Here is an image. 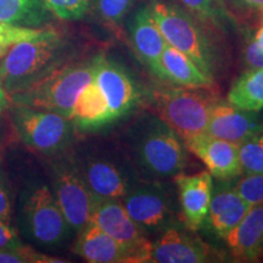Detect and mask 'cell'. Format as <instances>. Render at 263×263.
I'll use <instances>...</instances> for the list:
<instances>
[{
  "label": "cell",
  "mask_w": 263,
  "mask_h": 263,
  "mask_svg": "<svg viewBox=\"0 0 263 263\" xmlns=\"http://www.w3.org/2000/svg\"><path fill=\"white\" fill-rule=\"evenodd\" d=\"M45 8L61 20H80L89 9L91 0H43Z\"/></svg>",
  "instance_id": "obj_28"
},
{
  "label": "cell",
  "mask_w": 263,
  "mask_h": 263,
  "mask_svg": "<svg viewBox=\"0 0 263 263\" xmlns=\"http://www.w3.org/2000/svg\"><path fill=\"white\" fill-rule=\"evenodd\" d=\"M228 101L241 110H263V68H249L233 83Z\"/></svg>",
  "instance_id": "obj_23"
},
{
  "label": "cell",
  "mask_w": 263,
  "mask_h": 263,
  "mask_svg": "<svg viewBox=\"0 0 263 263\" xmlns=\"http://www.w3.org/2000/svg\"><path fill=\"white\" fill-rule=\"evenodd\" d=\"M239 161L245 174L263 173V132L240 144Z\"/></svg>",
  "instance_id": "obj_25"
},
{
  "label": "cell",
  "mask_w": 263,
  "mask_h": 263,
  "mask_svg": "<svg viewBox=\"0 0 263 263\" xmlns=\"http://www.w3.org/2000/svg\"><path fill=\"white\" fill-rule=\"evenodd\" d=\"M254 43L256 45H257V48L259 50L263 51V15H262V21H261V25H259V27L257 29V32H256L254 39Z\"/></svg>",
  "instance_id": "obj_37"
},
{
  "label": "cell",
  "mask_w": 263,
  "mask_h": 263,
  "mask_svg": "<svg viewBox=\"0 0 263 263\" xmlns=\"http://www.w3.org/2000/svg\"><path fill=\"white\" fill-rule=\"evenodd\" d=\"M190 11L200 17L218 24L224 16V0H179Z\"/></svg>",
  "instance_id": "obj_30"
},
{
  "label": "cell",
  "mask_w": 263,
  "mask_h": 263,
  "mask_svg": "<svg viewBox=\"0 0 263 263\" xmlns=\"http://www.w3.org/2000/svg\"><path fill=\"white\" fill-rule=\"evenodd\" d=\"M12 216H14V200H12L11 186L4 170L0 166V221L11 226Z\"/></svg>",
  "instance_id": "obj_32"
},
{
  "label": "cell",
  "mask_w": 263,
  "mask_h": 263,
  "mask_svg": "<svg viewBox=\"0 0 263 263\" xmlns=\"http://www.w3.org/2000/svg\"><path fill=\"white\" fill-rule=\"evenodd\" d=\"M263 132V120L257 112L241 110L229 101L218 100L210 115L205 133L240 145Z\"/></svg>",
  "instance_id": "obj_12"
},
{
  "label": "cell",
  "mask_w": 263,
  "mask_h": 263,
  "mask_svg": "<svg viewBox=\"0 0 263 263\" xmlns=\"http://www.w3.org/2000/svg\"><path fill=\"white\" fill-rule=\"evenodd\" d=\"M94 81L106 98L114 121L127 115L139 101V90L120 65L97 55Z\"/></svg>",
  "instance_id": "obj_11"
},
{
  "label": "cell",
  "mask_w": 263,
  "mask_h": 263,
  "mask_svg": "<svg viewBox=\"0 0 263 263\" xmlns=\"http://www.w3.org/2000/svg\"><path fill=\"white\" fill-rule=\"evenodd\" d=\"M174 182L179 193V202L183 218L192 230H197L206 221L211 202L213 182L209 171L195 174L174 176Z\"/></svg>",
  "instance_id": "obj_15"
},
{
  "label": "cell",
  "mask_w": 263,
  "mask_h": 263,
  "mask_svg": "<svg viewBox=\"0 0 263 263\" xmlns=\"http://www.w3.org/2000/svg\"><path fill=\"white\" fill-rule=\"evenodd\" d=\"M185 144L162 121H155L141 134L137 145L138 162L156 178L174 177L185 167Z\"/></svg>",
  "instance_id": "obj_7"
},
{
  "label": "cell",
  "mask_w": 263,
  "mask_h": 263,
  "mask_svg": "<svg viewBox=\"0 0 263 263\" xmlns=\"http://www.w3.org/2000/svg\"><path fill=\"white\" fill-rule=\"evenodd\" d=\"M133 0H98L99 11L108 24L117 25L122 21Z\"/></svg>",
  "instance_id": "obj_31"
},
{
  "label": "cell",
  "mask_w": 263,
  "mask_h": 263,
  "mask_svg": "<svg viewBox=\"0 0 263 263\" xmlns=\"http://www.w3.org/2000/svg\"><path fill=\"white\" fill-rule=\"evenodd\" d=\"M120 201L132 219L145 233H162L172 226V197L160 184L132 185Z\"/></svg>",
  "instance_id": "obj_10"
},
{
  "label": "cell",
  "mask_w": 263,
  "mask_h": 263,
  "mask_svg": "<svg viewBox=\"0 0 263 263\" xmlns=\"http://www.w3.org/2000/svg\"><path fill=\"white\" fill-rule=\"evenodd\" d=\"M89 222L120 242L129 252L133 263L150 262L153 242L128 215L120 200L95 202Z\"/></svg>",
  "instance_id": "obj_9"
},
{
  "label": "cell",
  "mask_w": 263,
  "mask_h": 263,
  "mask_svg": "<svg viewBox=\"0 0 263 263\" xmlns=\"http://www.w3.org/2000/svg\"><path fill=\"white\" fill-rule=\"evenodd\" d=\"M218 101L206 88H162L155 91V103L163 123L182 139L205 133L210 115Z\"/></svg>",
  "instance_id": "obj_3"
},
{
  "label": "cell",
  "mask_w": 263,
  "mask_h": 263,
  "mask_svg": "<svg viewBox=\"0 0 263 263\" xmlns=\"http://www.w3.org/2000/svg\"><path fill=\"white\" fill-rule=\"evenodd\" d=\"M234 189L251 206L263 203V173L245 174L238 180Z\"/></svg>",
  "instance_id": "obj_29"
},
{
  "label": "cell",
  "mask_w": 263,
  "mask_h": 263,
  "mask_svg": "<svg viewBox=\"0 0 263 263\" xmlns=\"http://www.w3.org/2000/svg\"><path fill=\"white\" fill-rule=\"evenodd\" d=\"M52 193L73 232L89 223L97 200L76 164L61 161L52 166Z\"/></svg>",
  "instance_id": "obj_8"
},
{
  "label": "cell",
  "mask_w": 263,
  "mask_h": 263,
  "mask_svg": "<svg viewBox=\"0 0 263 263\" xmlns=\"http://www.w3.org/2000/svg\"><path fill=\"white\" fill-rule=\"evenodd\" d=\"M20 244H22V242L18 239L17 233L12 228V226H8L4 222L0 221V249Z\"/></svg>",
  "instance_id": "obj_34"
},
{
  "label": "cell",
  "mask_w": 263,
  "mask_h": 263,
  "mask_svg": "<svg viewBox=\"0 0 263 263\" xmlns=\"http://www.w3.org/2000/svg\"><path fill=\"white\" fill-rule=\"evenodd\" d=\"M71 121L76 129L85 132L97 130L114 122L106 98L94 81V77L76 99Z\"/></svg>",
  "instance_id": "obj_21"
},
{
  "label": "cell",
  "mask_w": 263,
  "mask_h": 263,
  "mask_svg": "<svg viewBox=\"0 0 263 263\" xmlns=\"http://www.w3.org/2000/svg\"><path fill=\"white\" fill-rule=\"evenodd\" d=\"M150 9L167 44L185 54L212 77L211 47L192 16L176 5L163 2H154Z\"/></svg>",
  "instance_id": "obj_5"
},
{
  "label": "cell",
  "mask_w": 263,
  "mask_h": 263,
  "mask_svg": "<svg viewBox=\"0 0 263 263\" xmlns=\"http://www.w3.org/2000/svg\"><path fill=\"white\" fill-rule=\"evenodd\" d=\"M186 149L205 163L207 171L217 179H230L239 176V145L219 139L207 133L196 134L184 139Z\"/></svg>",
  "instance_id": "obj_13"
},
{
  "label": "cell",
  "mask_w": 263,
  "mask_h": 263,
  "mask_svg": "<svg viewBox=\"0 0 263 263\" xmlns=\"http://www.w3.org/2000/svg\"><path fill=\"white\" fill-rule=\"evenodd\" d=\"M59 33L44 27L37 37L15 44L0 59V87L10 95L26 89L57 66Z\"/></svg>",
  "instance_id": "obj_2"
},
{
  "label": "cell",
  "mask_w": 263,
  "mask_h": 263,
  "mask_svg": "<svg viewBox=\"0 0 263 263\" xmlns=\"http://www.w3.org/2000/svg\"><path fill=\"white\" fill-rule=\"evenodd\" d=\"M11 122L20 139L29 149L52 155L70 144L74 124L52 111L12 104Z\"/></svg>",
  "instance_id": "obj_4"
},
{
  "label": "cell",
  "mask_w": 263,
  "mask_h": 263,
  "mask_svg": "<svg viewBox=\"0 0 263 263\" xmlns=\"http://www.w3.org/2000/svg\"><path fill=\"white\" fill-rule=\"evenodd\" d=\"M43 0H0V22L37 28L47 17Z\"/></svg>",
  "instance_id": "obj_24"
},
{
  "label": "cell",
  "mask_w": 263,
  "mask_h": 263,
  "mask_svg": "<svg viewBox=\"0 0 263 263\" xmlns=\"http://www.w3.org/2000/svg\"><path fill=\"white\" fill-rule=\"evenodd\" d=\"M238 2L241 3L242 5H245L246 8L261 12L263 15V0H238Z\"/></svg>",
  "instance_id": "obj_35"
},
{
  "label": "cell",
  "mask_w": 263,
  "mask_h": 263,
  "mask_svg": "<svg viewBox=\"0 0 263 263\" xmlns=\"http://www.w3.org/2000/svg\"><path fill=\"white\" fill-rule=\"evenodd\" d=\"M64 262L57 257H50L37 252L28 246L20 244L0 249V263H52Z\"/></svg>",
  "instance_id": "obj_26"
},
{
  "label": "cell",
  "mask_w": 263,
  "mask_h": 263,
  "mask_svg": "<svg viewBox=\"0 0 263 263\" xmlns=\"http://www.w3.org/2000/svg\"><path fill=\"white\" fill-rule=\"evenodd\" d=\"M21 226L29 238L43 246L60 245L71 232L54 193L45 184L25 193L21 202Z\"/></svg>",
  "instance_id": "obj_6"
},
{
  "label": "cell",
  "mask_w": 263,
  "mask_h": 263,
  "mask_svg": "<svg viewBox=\"0 0 263 263\" xmlns=\"http://www.w3.org/2000/svg\"><path fill=\"white\" fill-rule=\"evenodd\" d=\"M78 170L97 201L121 200L132 188L124 171L110 160L89 159Z\"/></svg>",
  "instance_id": "obj_16"
},
{
  "label": "cell",
  "mask_w": 263,
  "mask_h": 263,
  "mask_svg": "<svg viewBox=\"0 0 263 263\" xmlns=\"http://www.w3.org/2000/svg\"><path fill=\"white\" fill-rule=\"evenodd\" d=\"M10 105H11V100H10L9 94L0 87V114L9 108Z\"/></svg>",
  "instance_id": "obj_36"
},
{
  "label": "cell",
  "mask_w": 263,
  "mask_h": 263,
  "mask_svg": "<svg viewBox=\"0 0 263 263\" xmlns=\"http://www.w3.org/2000/svg\"><path fill=\"white\" fill-rule=\"evenodd\" d=\"M224 240L236 261H258L263 256V203L250 207L244 218Z\"/></svg>",
  "instance_id": "obj_18"
},
{
  "label": "cell",
  "mask_w": 263,
  "mask_h": 263,
  "mask_svg": "<svg viewBox=\"0 0 263 263\" xmlns=\"http://www.w3.org/2000/svg\"><path fill=\"white\" fill-rule=\"evenodd\" d=\"M72 251L91 263H133L129 252L120 242L89 222L77 233Z\"/></svg>",
  "instance_id": "obj_19"
},
{
  "label": "cell",
  "mask_w": 263,
  "mask_h": 263,
  "mask_svg": "<svg viewBox=\"0 0 263 263\" xmlns=\"http://www.w3.org/2000/svg\"><path fill=\"white\" fill-rule=\"evenodd\" d=\"M250 207L251 205L235 192L234 186H223L212 192L206 219L213 232L224 239L244 218Z\"/></svg>",
  "instance_id": "obj_20"
},
{
  "label": "cell",
  "mask_w": 263,
  "mask_h": 263,
  "mask_svg": "<svg viewBox=\"0 0 263 263\" xmlns=\"http://www.w3.org/2000/svg\"><path fill=\"white\" fill-rule=\"evenodd\" d=\"M130 38L140 60L160 77L161 57L168 44L151 14L150 5L138 10L134 15L130 24Z\"/></svg>",
  "instance_id": "obj_17"
},
{
  "label": "cell",
  "mask_w": 263,
  "mask_h": 263,
  "mask_svg": "<svg viewBox=\"0 0 263 263\" xmlns=\"http://www.w3.org/2000/svg\"><path fill=\"white\" fill-rule=\"evenodd\" d=\"M97 57L55 68L26 89L10 95L11 104L58 112L70 118L81 90L93 80Z\"/></svg>",
  "instance_id": "obj_1"
},
{
  "label": "cell",
  "mask_w": 263,
  "mask_h": 263,
  "mask_svg": "<svg viewBox=\"0 0 263 263\" xmlns=\"http://www.w3.org/2000/svg\"><path fill=\"white\" fill-rule=\"evenodd\" d=\"M43 28L24 27L0 22V59L4 58L10 49L26 39L37 37Z\"/></svg>",
  "instance_id": "obj_27"
},
{
  "label": "cell",
  "mask_w": 263,
  "mask_h": 263,
  "mask_svg": "<svg viewBox=\"0 0 263 263\" xmlns=\"http://www.w3.org/2000/svg\"><path fill=\"white\" fill-rule=\"evenodd\" d=\"M212 250L202 240L183 229L170 226L153 242L150 262L155 263H205L213 261Z\"/></svg>",
  "instance_id": "obj_14"
},
{
  "label": "cell",
  "mask_w": 263,
  "mask_h": 263,
  "mask_svg": "<svg viewBox=\"0 0 263 263\" xmlns=\"http://www.w3.org/2000/svg\"><path fill=\"white\" fill-rule=\"evenodd\" d=\"M244 58L250 68H263V51L259 50L254 41L246 45Z\"/></svg>",
  "instance_id": "obj_33"
},
{
  "label": "cell",
  "mask_w": 263,
  "mask_h": 263,
  "mask_svg": "<svg viewBox=\"0 0 263 263\" xmlns=\"http://www.w3.org/2000/svg\"><path fill=\"white\" fill-rule=\"evenodd\" d=\"M160 77L171 83L185 88L213 87V77L205 73L192 59L167 45L161 57Z\"/></svg>",
  "instance_id": "obj_22"
}]
</instances>
